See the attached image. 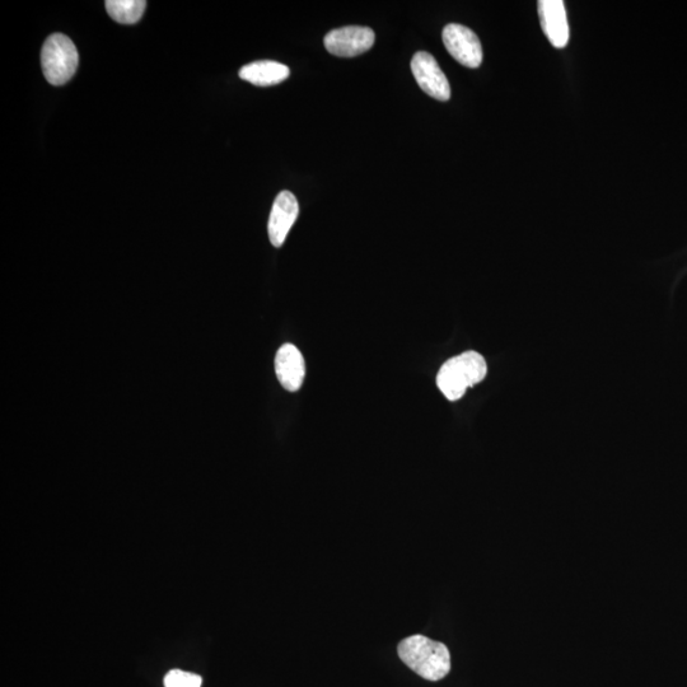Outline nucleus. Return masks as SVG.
Segmentation results:
<instances>
[{
  "instance_id": "obj_9",
  "label": "nucleus",
  "mask_w": 687,
  "mask_h": 687,
  "mask_svg": "<svg viewBox=\"0 0 687 687\" xmlns=\"http://www.w3.org/2000/svg\"><path fill=\"white\" fill-rule=\"evenodd\" d=\"M275 373L285 390L297 392L306 376L305 358L293 344H284L275 357Z\"/></svg>"
},
{
  "instance_id": "obj_7",
  "label": "nucleus",
  "mask_w": 687,
  "mask_h": 687,
  "mask_svg": "<svg viewBox=\"0 0 687 687\" xmlns=\"http://www.w3.org/2000/svg\"><path fill=\"white\" fill-rule=\"evenodd\" d=\"M299 214V205L291 191H282L275 199L271 209L268 232L271 245L282 247L289 231L296 223Z\"/></svg>"
},
{
  "instance_id": "obj_2",
  "label": "nucleus",
  "mask_w": 687,
  "mask_h": 687,
  "mask_svg": "<svg viewBox=\"0 0 687 687\" xmlns=\"http://www.w3.org/2000/svg\"><path fill=\"white\" fill-rule=\"evenodd\" d=\"M486 375L488 366L483 355L465 352L443 364L437 375V386L447 400L457 401L470 387L483 381Z\"/></svg>"
},
{
  "instance_id": "obj_1",
  "label": "nucleus",
  "mask_w": 687,
  "mask_h": 687,
  "mask_svg": "<svg viewBox=\"0 0 687 687\" xmlns=\"http://www.w3.org/2000/svg\"><path fill=\"white\" fill-rule=\"evenodd\" d=\"M397 653L411 671L425 680L436 682L450 674L451 654L447 646L424 635L401 640Z\"/></svg>"
},
{
  "instance_id": "obj_11",
  "label": "nucleus",
  "mask_w": 687,
  "mask_h": 687,
  "mask_svg": "<svg viewBox=\"0 0 687 687\" xmlns=\"http://www.w3.org/2000/svg\"><path fill=\"white\" fill-rule=\"evenodd\" d=\"M106 11L121 25H134L142 20L147 2L144 0H107Z\"/></svg>"
},
{
  "instance_id": "obj_12",
  "label": "nucleus",
  "mask_w": 687,
  "mask_h": 687,
  "mask_svg": "<svg viewBox=\"0 0 687 687\" xmlns=\"http://www.w3.org/2000/svg\"><path fill=\"white\" fill-rule=\"evenodd\" d=\"M203 679L193 672L172 670L163 680L165 687H202Z\"/></svg>"
},
{
  "instance_id": "obj_4",
  "label": "nucleus",
  "mask_w": 687,
  "mask_h": 687,
  "mask_svg": "<svg viewBox=\"0 0 687 687\" xmlns=\"http://www.w3.org/2000/svg\"><path fill=\"white\" fill-rule=\"evenodd\" d=\"M375 31L369 27L347 26L336 28L325 36V48L339 58H354L373 48Z\"/></svg>"
},
{
  "instance_id": "obj_3",
  "label": "nucleus",
  "mask_w": 687,
  "mask_h": 687,
  "mask_svg": "<svg viewBox=\"0 0 687 687\" xmlns=\"http://www.w3.org/2000/svg\"><path fill=\"white\" fill-rule=\"evenodd\" d=\"M79 55L76 45L63 34H54L46 39L41 50V67L46 81L53 86H64L76 74Z\"/></svg>"
},
{
  "instance_id": "obj_6",
  "label": "nucleus",
  "mask_w": 687,
  "mask_h": 687,
  "mask_svg": "<svg viewBox=\"0 0 687 687\" xmlns=\"http://www.w3.org/2000/svg\"><path fill=\"white\" fill-rule=\"evenodd\" d=\"M411 72L422 91L438 101H448L451 97V87L446 74L442 72L434 56L419 51L411 59Z\"/></svg>"
},
{
  "instance_id": "obj_10",
  "label": "nucleus",
  "mask_w": 687,
  "mask_h": 687,
  "mask_svg": "<svg viewBox=\"0 0 687 687\" xmlns=\"http://www.w3.org/2000/svg\"><path fill=\"white\" fill-rule=\"evenodd\" d=\"M240 78L243 81L254 84L257 87L277 86L291 76V70L282 63L273 60H260L245 65L240 70Z\"/></svg>"
},
{
  "instance_id": "obj_5",
  "label": "nucleus",
  "mask_w": 687,
  "mask_h": 687,
  "mask_svg": "<svg viewBox=\"0 0 687 687\" xmlns=\"http://www.w3.org/2000/svg\"><path fill=\"white\" fill-rule=\"evenodd\" d=\"M442 39L448 53L464 67L478 68L483 63L481 42L469 27L451 23L443 30Z\"/></svg>"
},
{
  "instance_id": "obj_8",
  "label": "nucleus",
  "mask_w": 687,
  "mask_h": 687,
  "mask_svg": "<svg viewBox=\"0 0 687 687\" xmlns=\"http://www.w3.org/2000/svg\"><path fill=\"white\" fill-rule=\"evenodd\" d=\"M542 31L551 45L563 49L569 42V23L563 0H540L537 3Z\"/></svg>"
}]
</instances>
